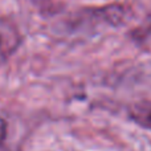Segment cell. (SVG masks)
<instances>
[{
	"mask_svg": "<svg viewBox=\"0 0 151 151\" xmlns=\"http://www.w3.org/2000/svg\"><path fill=\"white\" fill-rule=\"evenodd\" d=\"M21 44L19 31L11 23L0 20V66L11 58Z\"/></svg>",
	"mask_w": 151,
	"mask_h": 151,
	"instance_id": "6da1fadb",
	"label": "cell"
},
{
	"mask_svg": "<svg viewBox=\"0 0 151 151\" xmlns=\"http://www.w3.org/2000/svg\"><path fill=\"white\" fill-rule=\"evenodd\" d=\"M129 117L142 127L151 130V101H141L129 107Z\"/></svg>",
	"mask_w": 151,
	"mask_h": 151,
	"instance_id": "7a4b0ae2",
	"label": "cell"
},
{
	"mask_svg": "<svg viewBox=\"0 0 151 151\" xmlns=\"http://www.w3.org/2000/svg\"><path fill=\"white\" fill-rule=\"evenodd\" d=\"M7 122H5L4 118L0 117V145H3V142L5 141V138H7Z\"/></svg>",
	"mask_w": 151,
	"mask_h": 151,
	"instance_id": "3957f363",
	"label": "cell"
}]
</instances>
